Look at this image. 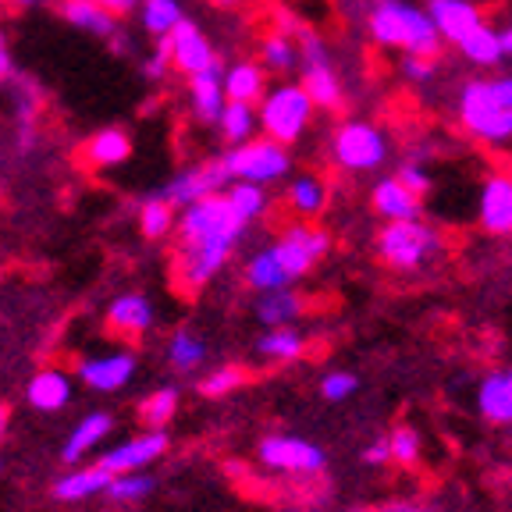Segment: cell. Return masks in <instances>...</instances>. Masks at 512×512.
Segmentation results:
<instances>
[{
  "label": "cell",
  "mask_w": 512,
  "mask_h": 512,
  "mask_svg": "<svg viewBox=\"0 0 512 512\" xmlns=\"http://www.w3.org/2000/svg\"><path fill=\"white\" fill-rule=\"evenodd\" d=\"M356 388H360V381H356V374H349V370H335V374H328L324 381H320V395H324V402L352 399Z\"/></svg>",
  "instance_id": "41"
},
{
  "label": "cell",
  "mask_w": 512,
  "mask_h": 512,
  "mask_svg": "<svg viewBox=\"0 0 512 512\" xmlns=\"http://www.w3.org/2000/svg\"><path fill=\"white\" fill-rule=\"evenodd\" d=\"M189 100H192V114H196L203 125H217V118L224 114V104H228L221 64L214 61L210 68H203V72L189 75Z\"/></svg>",
  "instance_id": "17"
},
{
  "label": "cell",
  "mask_w": 512,
  "mask_h": 512,
  "mask_svg": "<svg viewBox=\"0 0 512 512\" xmlns=\"http://www.w3.org/2000/svg\"><path fill=\"white\" fill-rule=\"evenodd\" d=\"M15 72V57H11V47L4 40V32H0V79H8Z\"/></svg>",
  "instance_id": "47"
},
{
  "label": "cell",
  "mask_w": 512,
  "mask_h": 512,
  "mask_svg": "<svg viewBox=\"0 0 512 512\" xmlns=\"http://www.w3.org/2000/svg\"><path fill=\"white\" fill-rule=\"evenodd\" d=\"M313 107L317 104H313V96L306 93L303 82H281V86L267 89L256 111H260V128H264V136L292 146V143H299L303 132L310 128Z\"/></svg>",
  "instance_id": "6"
},
{
  "label": "cell",
  "mask_w": 512,
  "mask_h": 512,
  "mask_svg": "<svg viewBox=\"0 0 512 512\" xmlns=\"http://www.w3.org/2000/svg\"><path fill=\"white\" fill-rule=\"evenodd\" d=\"M4 427H8V413L0 409V438H4Z\"/></svg>",
  "instance_id": "52"
},
{
  "label": "cell",
  "mask_w": 512,
  "mask_h": 512,
  "mask_svg": "<svg viewBox=\"0 0 512 512\" xmlns=\"http://www.w3.org/2000/svg\"><path fill=\"white\" fill-rule=\"evenodd\" d=\"M164 452H168V434L153 431L150 427V431L139 434V438H132V441H125V445L104 452V459H96V463L104 466L107 473L118 477V473H132V470H143V466L157 463Z\"/></svg>",
  "instance_id": "12"
},
{
  "label": "cell",
  "mask_w": 512,
  "mask_h": 512,
  "mask_svg": "<svg viewBox=\"0 0 512 512\" xmlns=\"http://www.w3.org/2000/svg\"><path fill=\"white\" fill-rule=\"evenodd\" d=\"M139 228L146 239H164L168 232H175V203H168L164 196H150L139 210Z\"/></svg>",
  "instance_id": "33"
},
{
  "label": "cell",
  "mask_w": 512,
  "mask_h": 512,
  "mask_svg": "<svg viewBox=\"0 0 512 512\" xmlns=\"http://www.w3.org/2000/svg\"><path fill=\"white\" fill-rule=\"evenodd\" d=\"M25 399H29L32 409H40V413H54V409H61L64 402L72 399V381L61 370H40V374L25 384Z\"/></svg>",
  "instance_id": "21"
},
{
  "label": "cell",
  "mask_w": 512,
  "mask_h": 512,
  "mask_svg": "<svg viewBox=\"0 0 512 512\" xmlns=\"http://www.w3.org/2000/svg\"><path fill=\"white\" fill-rule=\"evenodd\" d=\"M367 512H427V509H420V505H388V509H367Z\"/></svg>",
  "instance_id": "49"
},
{
  "label": "cell",
  "mask_w": 512,
  "mask_h": 512,
  "mask_svg": "<svg viewBox=\"0 0 512 512\" xmlns=\"http://www.w3.org/2000/svg\"><path fill=\"white\" fill-rule=\"evenodd\" d=\"M207 356V345H203L200 335H192V331H178L171 335L168 342V360L175 370H196Z\"/></svg>",
  "instance_id": "35"
},
{
  "label": "cell",
  "mask_w": 512,
  "mask_h": 512,
  "mask_svg": "<svg viewBox=\"0 0 512 512\" xmlns=\"http://www.w3.org/2000/svg\"><path fill=\"white\" fill-rule=\"evenodd\" d=\"M420 434L413 427H395L392 431V463L399 466H416L420 463Z\"/></svg>",
  "instance_id": "39"
},
{
  "label": "cell",
  "mask_w": 512,
  "mask_h": 512,
  "mask_svg": "<svg viewBox=\"0 0 512 512\" xmlns=\"http://www.w3.org/2000/svg\"><path fill=\"white\" fill-rule=\"evenodd\" d=\"M363 463H367V466H384V463H392V438H377V441H370V445L363 448Z\"/></svg>",
  "instance_id": "45"
},
{
  "label": "cell",
  "mask_w": 512,
  "mask_h": 512,
  "mask_svg": "<svg viewBox=\"0 0 512 512\" xmlns=\"http://www.w3.org/2000/svg\"><path fill=\"white\" fill-rule=\"evenodd\" d=\"M61 15L89 36H114L118 32V15L104 8L100 0H64Z\"/></svg>",
  "instance_id": "22"
},
{
  "label": "cell",
  "mask_w": 512,
  "mask_h": 512,
  "mask_svg": "<svg viewBox=\"0 0 512 512\" xmlns=\"http://www.w3.org/2000/svg\"><path fill=\"white\" fill-rule=\"evenodd\" d=\"M367 32L374 36V43L388 50H402V54L438 57L441 43H445L431 11L416 8L409 0H374V8L367 15Z\"/></svg>",
  "instance_id": "3"
},
{
  "label": "cell",
  "mask_w": 512,
  "mask_h": 512,
  "mask_svg": "<svg viewBox=\"0 0 512 512\" xmlns=\"http://www.w3.org/2000/svg\"><path fill=\"white\" fill-rule=\"evenodd\" d=\"M299 68H303V86L313 96V104L324 107V111H338L345 100V89L342 75L335 72L328 43L306 32L303 43H299Z\"/></svg>",
  "instance_id": "9"
},
{
  "label": "cell",
  "mask_w": 512,
  "mask_h": 512,
  "mask_svg": "<svg viewBox=\"0 0 512 512\" xmlns=\"http://www.w3.org/2000/svg\"><path fill=\"white\" fill-rule=\"evenodd\" d=\"M502 47H505V57H512V25L502 29Z\"/></svg>",
  "instance_id": "50"
},
{
  "label": "cell",
  "mask_w": 512,
  "mask_h": 512,
  "mask_svg": "<svg viewBox=\"0 0 512 512\" xmlns=\"http://www.w3.org/2000/svg\"><path fill=\"white\" fill-rule=\"evenodd\" d=\"M224 168H228L232 178H246V182H256V185H271L288 175L292 157H288L285 143L264 136V139H249V143L232 146V150L224 153Z\"/></svg>",
  "instance_id": "8"
},
{
  "label": "cell",
  "mask_w": 512,
  "mask_h": 512,
  "mask_svg": "<svg viewBox=\"0 0 512 512\" xmlns=\"http://www.w3.org/2000/svg\"><path fill=\"white\" fill-rule=\"evenodd\" d=\"M299 313H303V299L292 288H271V292H260V299H256V317L264 320L267 328L292 324Z\"/></svg>",
  "instance_id": "28"
},
{
  "label": "cell",
  "mask_w": 512,
  "mask_h": 512,
  "mask_svg": "<svg viewBox=\"0 0 512 512\" xmlns=\"http://www.w3.org/2000/svg\"><path fill=\"white\" fill-rule=\"evenodd\" d=\"M477 4H488V0H477Z\"/></svg>",
  "instance_id": "54"
},
{
  "label": "cell",
  "mask_w": 512,
  "mask_h": 512,
  "mask_svg": "<svg viewBox=\"0 0 512 512\" xmlns=\"http://www.w3.org/2000/svg\"><path fill=\"white\" fill-rule=\"evenodd\" d=\"M328 203V185L320 182L317 175H299L296 182L288 185V207L303 217H317Z\"/></svg>",
  "instance_id": "31"
},
{
  "label": "cell",
  "mask_w": 512,
  "mask_h": 512,
  "mask_svg": "<svg viewBox=\"0 0 512 512\" xmlns=\"http://www.w3.org/2000/svg\"><path fill=\"white\" fill-rule=\"evenodd\" d=\"M491 89H495V96L505 107H512V75H495V79H491Z\"/></svg>",
  "instance_id": "46"
},
{
  "label": "cell",
  "mask_w": 512,
  "mask_h": 512,
  "mask_svg": "<svg viewBox=\"0 0 512 512\" xmlns=\"http://www.w3.org/2000/svg\"><path fill=\"white\" fill-rule=\"evenodd\" d=\"M132 157V139L121 128H104L86 143V160L96 168H118Z\"/></svg>",
  "instance_id": "26"
},
{
  "label": "cell",
  "mask_w": 512,
  "mask_h": 512,
  "mask_svg": "<svg viewBox=\"0 0 512 512\" xmlns=\"http://www.w3.org/2000/svg\"><path fill=\"white\" fill-rule=\"evenodd\" d=\"M388 136L374 121H342L331 136V157L345 171H377L388 160Z\"/></svg>",
  "instance_id": "7"
},
{
  "label": "cell",
  "mask_w": 512,
  "mask_h": 512,
  "mask_svg": "<svg viewBox=\"0 0 512 512\" xmlns=\"http://www.w3.org/2000/svg\"><path fill=\"white\" fill-rule=\"evenodd\" d=\"M256 125H260V111H256V104H242V100H228V104H224V114L217 118L221 139L232 146L249 143Z\"/></svg>",
  "instance_id": "29"
},
{
  "label": "cell",
  "mask_w": 512,
  "mask_h": 512,
  "mask_svg": "<svg viewBox=\"0 0 512 512\" xmlns=\"http://www.w3.org/2000/svg\"><path fill=\"white\" fill-rule=\"evenodd\" d=\"M256 456L260 463L271 466V470H281V473H320L328 456H324V448H317L313 441H303V438H292V434H271V438L260 441L256 448Z\"/></svg>",
  "instance_id": "10"
},
{
  "label": "cell",
  "mask_w": 512,
  "mask_h": 512,
  "mask_svg": "<svg viewBox=\"0 0 512 512\" xmlns=\"http://www.w3.org/2000/svg\"><path fill=\"white\" fill-rule=\"evenodd\" d=\"M260 61L271 68V72H288L299 64V47L288 40L285 32H271L264 43H260Z\"/></svg>",
  "instance_id": "36"
},
{
  "label": "cell",
  "mask_w": 512,
  "mask_h": 512,
  "mask_svg": "<svg viewBox=\"0 0 512 512\" xmlns=\"http://www.w3.org/2000/svg\"><path fill=\"white\" fill-rule=\"evenodd\" d=\"M210 4H217V8H239L242 0H210Z\"/></svg>",
  "instance_id": "51"
},
{
  "label": "cell",
  "mask_w": 512,
  "mask_h": 512,
  "mask_svg": "<svg viewBox=\"0 0 512 512\" xmlns=\"http://www.w3.org/2000/svg\"><path fill=\"white\" fill-rule=\"evenodd\" d=\"M214 61H217L214 47H210V40L203 36V29L196 22H189V18H182V22L175 25V32H171V64H175L178 72L196 75V72H203V68H210Z\"/></svg>",
  "instance_id": "16"
},
{
  "label": "cell",
  "mask_w": 512,
  "mask_h": 512,
  "mask_svg": "<svg viewBox=\"0 0 512 512\" xmlns=\"http://www.w3.org/2000/svg\"><path fill=\"white\" fill-rule=\"evenodd\" d=\"M228 182H232V175L224 168V157H217L200 164V168H189L178 178H171L160 196L168 203H175V207H189V203L203 200V196H214V192L228 189Z\"/></svg>",
  "instance_id": "11"
},
{
  "label": "cell",
  "mask_w": 512,
  "mask_h": 512,
  "mask_svg": "<svg viewBox=\"0 0 512 512\" xmlns=\"http://www.w3.org/2000/svg\"><path fill=\"white\" fill-rule=\"evenodd\" d=\"M111 431H114L111 413H86L79 420V427L72 431V438L64 441L61 459H64V463H79V459H86L89 452H93V448L100 445V441H104Z\"/></svg>",
  "instance_id": "20"
},
{
  "label": "cell",
  "mask_w": 512,
  "mask_h": 512,
  "mask_svg": "<svg viewBox=\"0 0 512 512\" xmlns=\"http://www.w3.org/2000/svg\"><path fill=\"white\" fill-rule=\"evenodd\" d=\"M331 235L324 228L313 224H292L285 228L278 242H271L267 249L253 253V260L246 264V281L256 292H271V288H292L299 278L313 271V267L328 256Z\"/></svg>",
  "instance_id": "2"
},
{
  "label": "cell",
  "mask_w": 512,
  "mask_h": 512,
  "mask_svg": "<svg viewBox=\"0 0 512 512\" xmlns=\"http://www.w3.org/2000/svg\"><path fill=\"white\" fill-rule=\"evenodd\" d=\"M100 4H104V8H111L114 15H128V11H136L143 0H100Z\"/></svg>",
  "instance_id": "48"
},
{
  "label": "cell",
  "mask_w": 512,
  "mask_h": 512,
  "mask_svg": "<svg viewBox=\"0 0 512 512\" xmlns=\"http://www.w3.org/2000/svg\"><path fill=\"white\" fill-rule=\"evenodd\" d=\"M224 196L232 200V207L239 210L242 217L249 221H256V217L267 210V192L264 185H256V182H246V178H232L228 182V189H224Z\"/></svg>",
  "instance_id": "32"
},
{
  "label": "cell",
  "mask_w": 512,
  "mask_h": 512,
  "mask_svg": "<svg viewBox=\"0 0 512 512\" xmlns=\"http://www.w3.org/2000/svg\"><path fill=\"white\" fill-rule=\"evenodd\" d=\"M150 488H153V480L146 477L143 470H132V473H118V477L111 480L107 495H111V502L128 505V502H139V498L150 495Z\"/></svg>",
  "instance_id": "38"
},
{
  "label": "cell",
  "mask_w": 512,
  "mask_h": 512,
  "mask_svg": "<svg viewBox=\"0 0 512 512\" xmlns=\"http://www.w3.org/2000/svg\"><path fill=\"white\" fill-rule=\"evenodd\" d=\"M242 381H246V374H242L239 367H221V370H214V374L203 377V381H200V395H207V399H221V395L235 392Z\"/></svg>",
  "instance_id": "40"
},
{
  "label": "cell",
  "mask_w": 512,
  "mask_h": 512,
  "mask_svg": "<svg viewBox=\"0 0 512 512\" xmlns=\"http://www.w3.org/2000/svg\"><path fill=\"white\" fill-rule=\"evenodd\" d=\"M459 125L470 132L473 139L491 146H502L512 139V107H505L491 89V79H470L463 82L456 100Z\"/></svg>",
  "instance_id": "4"
},
{
  "label": "cell",
  "mask_w": 512,
  "mask_h": 512,
  "mask_svg": "<svg viewBox=\"0 0 512 512\" xmlns=\"http://www.w3.org/2000/svg\"><path fill=\"white\" fill-rule=\"evenodd\" d=\"M168 64H171V36H160L157 50H153L150 61L143 64V75H146L150 82L164 79V72H168Z\"/></svg>",
  "instance_id": "43"
},
{
  "label": "cell",
  "mask_w": 512,
  "mask_h": 512,
  "mask_svg": "<svg viewBox=\"0 0 512 512\" xmlns=\"http://www.w3.org/2000/svg\"><path fill=\"white\" fill-rule=\"evenodd\" d=\"M402 79H409V82H431L434 79V57H424V54H406L402 57Z\"/></svg>",
  "instance_id": "42"
},
{
  "label": "cell",
  "mask_w": 512,
  "mask_h": 512,
  "mask_svg": "<svg viewBox=\"0 0 512 512\" xmlns=\"http://www.w3.org/2000/svg\"><path fill=\"white\" fill-rule=\"evenodd\" d=\"M477 217L484 224V232L512 235V175L484 178L477 196Z\"/></svg>",
  "instance_id": "14"
},
{
  "label": "cell",
  "mask_w": 512,
  "mask_h": 512,
  "mask_svg": "<svg viewBox=\"0 0 512 512\" xmlns=\"http://www.w3.org/2000/svg\"><path fill=\"white\" fill-rule=\"evenodd\" d=\"M260 356L267 360H278V363H288V360H299L306 352V338L299 335L292 324H281V328H271L260 342H256Z\"/></svg>",
  "instance_id": "30"
},
{
  "label": "cell",
  "mask_w": 512,
  "mask_h": 512,
  "mask_svg": "<svg viewBox=\"0 0 512 512\" xmlns=\"http://www.w3.org/2000/svg\"><path fill=\"white\" fill-rule=\"evenodd\" d=\"M477 409L488 424H498V427L512 424V367L495 370V374H488L480 381Z\"/></svg>",
  "instance_id": "19"
},
{
  "label": "cell",
  "mask_w": 512,
  "mask_h": 512,
  "mask_svg": "<svg viewBox=\"0 0 512 512\" xmlns=\"http://www.w3.org/2000/svg\"><path fill=\"white\" fill-rule=\"evenodd\" d=\"M136 374V356L132 352H107V356H89L79 363V377L93 392H121Z\"/></svg>",
  "instance_id": "13"
},
{
  "label": "cell",
  "mask_w": 512,
  "mask_h": 512,
  "mask_svg": "<svg viewBox=\"0 0 512 512\" xmlns=\"http://www.w3.org/2000/svg\"><path fill=\"white\" fill-rule=\"evenodd\" d=\"M434 25H438L445 43H463L473 29L484 25V11L477 8V0H427Z\"/></svg>",
  "instance_id": "15"
},
{
  "label": "cell",
  "mask_w": 512,
  "mask_h": 512,
  "mask_svg": "<svg viewBox=\"0 0 512 512\" xmlns=\"http://www.w3.org/2000/svg\"><path fill=\"white\" fill-rule=\"evenodd\" d=\"M224 93L228 100H242V104H260L267 93V75L256 61H239L224 72Z\"/></svg>",
  "instance_id": "24"
},
{
  "label": "cell",
  "mask_w": 512,
  "mask_h": 512,
  "mask_svg": "<svg viewBox=\"0 0 512 512\" xmlns=\"http://www.w3.org/2000/svg\"><path fill=\"white\" fill-rule=\"evenodd\" d=\"M246 232V217L232 207L224 192L203 196V200L182 207L178 217V239H182V278L192 288L207 285L224 260L239 246Z\"/></svg>",
  "instance_id": "1"
},
{
  "label": "cell",
  "mask_w": 512,
  "mask_h": 512,
  "mask_svg": "<svg viewBox=\"0 0 512 512\" xmlns=\"http://www.w3.org/2000/svg\"><path fill=\"white\" fill-rule=\"evenodd\" d=\"M15 4H22V8H25V4H40V0H15Z\"/></svg>",
  "instance_id": "53"
},
{
  "label": "cell",
  "mask_w": 512,
  "mask_h": 512,
  "mask_svg": "<svg viewBox=\"0 0 512 512\" xmlns=\"http://www.w3.org/2000/svg\"><path fill=\"white\" fill-rule=\"evenodd\" d=\"M182 18L185 15L178 0H143V29L153 36H171Z\"/></svg>",
  "instance_id": "34"
},
{
  "label": "cell",
  "mask_w": 512,
  "mask_h": 512,
  "mask_svg": "<svg viewBox=\"0 0 512 512\" xmlns=\"http://www.w3.org/2000/svg\"><path fill=\"white\" fill-rule=\"evenodd\" d=\"M374 246L381 264L395 267V271H420V267H427L441 253V235L427 221H420V217L384 221Z\"/></svg>",
  "instance_id": "5"
},
{
  "label": "cell",
  "mask_w": 512,
  "mask_h": 512,
  "mask_svg": "<svg viewBox=\"0 0 512 512\" xmlns=\"http://www.w3.org/2000/svg\"><path fill=\"white\" fill-rule=\"evenodd\" d=\"M459 54H463L470 64H477V68H495V64L505 57L502 29H491V25L484 22L480 29H473L470 36L459 43Z\"/></svg>",
  "instance_id": "27"
},
{
  "label": "cell",
  "mask_w": 512,
  "mask_h": 512,
  "mask_svg": "<svg viewBox=\"0 0 512 512\" xmlns=\"http://www.w3.org/2000/svg\"><path fill=\"white\" fill-rule=\"evenodd\" d=\"M107 324L125 331V335H143V331L153 328V303L146 296H139V292L118 296L111 303V310H107Z\"/></svg>",
  "instance_id": "23"
},
{
  "label": "cell",
  "mask_w": 512,
  "mask_h": 512,
  "mask_svg": "<svg viewBox=\"0 0 512 512\" xmlns=\"http://www.w3.org/2000/svg\"><path fill=\"white\" fill-rule=\"evenodd\" d=\"M399 178L413 192H420V196H427V189H431V175H427V168H424V164H416V160H406V164H402Z\"/></svg>",
  "instance_id": "44"
},
{
  "label": "cell",
  "mask_w": 512,
  "mask_h": 512,
  "mask_svg": "<svg viewBox=\"0 0 512 512\" xmlns=\"http://www.w3.org/2000/svg\"><path fill=\"white\" fill-rule=\"evenodd\" d=\"M175 409H178V392L175 388H160V392H153L150 399L139 406V420H143L146 427H153V431H164V427L171 424Z\"/></svg>",
  "instance_id": "37"
},
{
  "label": "cell",
  "mask_w": 512,
  "mask_h": 512,
  "mask_svg": "<svg viewBox=\"0 0 512 512\" xmlns=\"http://www.w3.org/2000/svg\"><path fill=\"white\" fill-rule=\"evenodd\" d=\"M420 192H413L399 175L395 178H381L370 192V203L384 221H409V217H420Z\"/></svg>",
  "instance_id": "18"
},
{
  "label": "cell",
  "mask_w": 512,
  "mask_h": 512,
  "mask_svg": "<svg viewBox=\"0 0 512 512\" xmlns=\"http://www.w3.org/2000/svg\"><path fill=\"white\" fill-rule=\"evenodd\" d=\"M114 473H107L100 463L86 466V470H75L68 477H61L54 484V498L57 502H82V498L96 495V491H107L111 488Z\"/></svg>",
  "instance_id": "25"
}]
</instances>
